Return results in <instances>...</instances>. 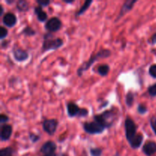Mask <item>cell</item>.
I'll return each instance as SVG.
<instances>
[{"label": "cell", "instance_id": "836d02e7", "mask_svg": "<svg viewBox=\"0 0 156 156\" xmlns=\"http://www.w3.org/2000/svg\"><path fill=\"white\" fill-rule=\"evenodd\" d=\"M3 14V7L2 5H0V16H2Z\"/></svg>", "mask_w": 156, "mask_h": 156}, {"label": "cell", "instance_id": "cb8c5ba5", "mask_svg": "<svg viewBox=\"0 0 156 156\" xmlns=\"http://www.w3.org/2000/svg\"><path fill=\"white\" fill-rule=\"evenodd\" d=\"M8 35V30L5 27H4L3 26L0 27V39L3 40L4 38H5Z\"/></svg>", "mask_w": 156, "mask_h": 156}, {"label": "cell", "instance_id": "4dcf8cb0", "mask_svg": "<svg viewBox=\"0 0 156 156\" xmlns=\"http://www.w3.org/2000/svg\"><path fill=\"white\" fill-rule=\"evenodd\" d=\"M150 125L151 126H152V129H153V131L156 134V117H153L151 118Z\"/></svg>", "mask_w": 156, "mask_h": 156}, {"label": "cell", "instance_id": "83f0119b", "mask_svg": "<svg viewBox=\"0 0 156 156\" xmlns=\"http://www.w3.org/2000/svg\"><path fill=\"white\" fill-rule=\"evenodd\" d=\"M29 138H30V141H31L32 143H36V142H37L38 140H39L40 136L34 133H30L29 134Z\"/></svg>", "mask_w": 156, "mask_h": 156}, {"label": "cell", "instance_id": "44dd1931", "mask_svg": "<svg viewBox=\"0 0 156 156\" xmlns=\"http://www.w3.org/2000/svg\"><path fill=\"white\" fill-rule=\"evenodd\" d=\"M13 153V149L11 147L4 148L0 150V156H12Z\"/></svg>", "mask_w": 156, "mask_h": 156}, {"label": "cell", "instance_id": "3957f363", "mask_svg": "<svg viewBox=\"0 0 156 156\" xmlns=\"http://www.w3.org/2000/svg\"><path fill=\"white\" fill-rule=\"evenodd\" d=\"M116 117V113L114 110L106 111L100 114L94 116V120L100 123L105 129L111 127L114 123Z\"/></svg>", "mask_w": 156, "mask_h": 156}, {"label": "cell", "instance_id": "ffe728a7", "mask_svg": "<svg viewBox=\"0 0 156 156\" xmlns=\"http://www.w3.org/2000/svg\"><path fill=\"white\" fill-rule=\"evenodd\" d=\"M134 101V94L132 91H129L126 95V104L128 107H131Z\"/></svg>", "mask_w": 156, "mask_h": 156}, {"label": "cell", "instance_id": "9a60e30c", "mask_svg": "<svg viewBox=\"0 0 156 156\" xmlns=\"http://www.w3.org/2000/svg\"><path fill=\"white\" fill-rule=\"evenodd\" d=\"M143 141V135L142 133H137L133 139L129 142V145L133 149H138L140 147Z\"/></svg>", "mask_w": 156, "mask_h": 156}, {"label": "cell", "instance_id": "52a82bcc", "mask_svg": "<svg viewBox=\"0 0 156 156\" xmlns=\"http://www.w3.org/2000/svg\"><path fill=\"white\" fill-rule=\"evenodd\" d=\"M62 22L57 17H52L45 24V28L49 32H56L61 28Z\"/></svg>", "mask_w": 156, "mask_h": 156}, {"label": "cell", "instance_id": "7a4b0ae2", "mask_svg": "<svg viewBox=\"0 0 156 156\" xmlns=\"http://www.w3.org/2000/svg\"><path fill=\"white\" fill-rule=\"evenodd\" d=\"M63 41L61 38L54 37L51 34L47 33L44 34V42L42 45V51L46 52L51 50H56L62 47Z\"/></svg>", "mask_w": 156, "mask_h": 156}, {"label": "cell", "instance_id": "277c9868", "mask_svg": "<svg viewBox=\"0 0 156 156\" xmlns=\"http://www.w3.org/2000/svg\"><path fill=\"white\" fill-rule=\"evenodd\" d=\"M124 127L125 133H126V138L127 140V141L129 143L137 134L136 124L135 122L133 121V120L132 118H130L129 117H126L124 122Z\"/></svg>", "mask_w": 156, "mask_h": 156}, {"label": "cell", "instance_id": "8fae6325", "mask_svg": "<svg viewBox=\"0 0 156 156\" xmlns=\"http://www.w3.org/2000/svg\"><path fill=\"white\" fill-rule=\"evenodd\" d=\"M12 133V127L9 124H3L1 126L0 139L2 141H6L9 140Z\"/></svg>", "mask_w": 156, "mask_h": 156}, {"label": "cell", "instance_id": "2e32d148", "mask_svg": "<svg viewBox=\"0 0 156 156\" xmlns=\"http://www.w3.org/2000/svg\"><path fill=\"white\" fill-rule=\"evenodd\" d=\"M34 13L37 17L38 21H44L47 18V14L43 10L41 6H36L34 8Z\"/></svg>", "mask_w": 156, "mask_h": 156}, {"label": "cell", "instance_id": "1f68e13d", "mask_svg": "<svg viewBox=\"0 0 156 156\" xmlns=\"http://www.w3.org/2000/svg\"><path fill=\"white\" fill-rule=\"evenodd\" d=\"M88 114V110L85 109V108H82V109H81V112H80V114H79V117H86Z\"/></svg>", "mask_w": 156, "mask_h": 156}, {"label": "cell", "instance_id": "d6a6232c", "mask_svg": "<svg viewBox=\"0 0 156 156\" xmlns=\"http://www.w3.org/2000/svg\"><path fill=\"white\" fill-rule=\"evenodd\" d=\"M152 41L153 44H155L156 43V33L152 37Z\"/></svg>", "mask_w": 156, "mask_h": 156}, {"label": "cell", "instance_id": "30bf717a", "mask_svg": "<svg viewBox=\"0 0 156 156\" xmlns=\"http://www.w3.org/2000/svg\"><path fill=\"white\" fill-rule=\"evenodd\" d=\"M2 23L4 25L9 27H12L15 25L17 23V18L15 15L12 12H7L5 14L2 18Z\"/></svg>", "mask_w": 156, "mask_h": 156}, {"label": "cell", "instance_id": "4316f807", "mask_svg": "<svg viewBox=\"0 0 156 156\" xmlns=\"http://www.w3.org/2000/svg\"><path fill=\"white\" fill-rule=\"evenodd\" d=\"M137 110L140 114H144L147 112V108L144 105H139Z\"/></svg>", "mask_w": 156, "mask_h": 156}, {"label": "cell", "instance_id": "d6986e66", "mask_svg": "<svg viewBox=\"0 0 156 156\" xmlns=\"http://www.w3.org/2000/svg\"><path fill=\"white\" fill-rule=\"evenodd\" d=\"M109 70H110L109 66L107 65V64H104V65L99 66L98 68V73L99 75L104 76L108 75Z\"/></svg>", "mask_w": 156, "mask_h": 156}, {"label": "cell", "instance_id": "7c38bea8", "mask_svg": "<svg viewBox=\"0 0 156 156\" xmlns=\"http://www.w3.org/2000/svg\"><path fill=\"white\" fill-rule=\"evenodd\" d=\"M66 108L67 114H68L69 117H70L79 116V114L81 112V109H82L76 103H73V102H69V103L67 104Z\"/></svg>", "mask_w": 156, "mask_h": 156}, {"label": "cell", "instance_id": "f1b7e54d", "mask_svg": "<svg viewBox=\"0 0 156 156\" xmlns=\"http://www.w3.org/2000/svg\"><path fill=\"white\" fill-rule=\"evenodd\" d=\"M9 121V117H8L7 115H5V114H2L1 115H0V123H2V124H6V123Z\"/></svg>", "mask_w": 156, "mask_h": 156}, {"label": "cell", "instance_id": "8d00e7d4", "mask_svg": "<svg viewBox=\"0 0 156 156\" xmlns=\"http://www.w3.org/2000/svg\"><path fill=\"white\" fill-rule=\"evenodd\" d=\"M61 156H66V154H63V155H62Z\"/></svg>", "mask_w": 156, "mask_h": 156}, {"label": "cell", "instance_id": "e0dca14e", "mask_svg": "<svg viewBox=\"0 0 156 156\" xmlns=\"http://www.w3.org/2000/svg\"><path fill=\"white\" fill-rule=\"evenodd\" d=\"M17 9L21 12H25L28 9V2L25 0H19L17 2Z\"/></svg>", "mask_w": 156, "mask_h": 156}, {"label": "cell", "instance_id": "7402d4cb", "mask_svg": "<svg viewBox=\"0 0 156 156\" xmlns=\"http://www.w3.org/2000/svg\"><path fill=\"white\" fill-rule=\"evenodd\" d=\"M22 34H24L26 36H34V35L36 34V31L34 30L32 27H29V26H27L24 30H22Z\"/></svg>", "mask_w": 156, "mask_h": 156}, {"label": "cell", "instance_id": "9c48e42d", "mask_svg": "<svg viewBox=\"0 0 156 156\" xmlns=\"http://www.w3.org/2000/svg\"><path fill=\"white\" fill-rule=\"evenodd\" d=\"M13 56L15 59V60L18 61V62H22V61H25L27 59L29 55L26 50H23V49L20 48V47H17V48L13 49Z\"/></svg>", "mask_w": 156, "mask_h": 156}, {"label": "cell", "instance_id": "5bb4252c", "mask_svg": "<svg viewBox=\"0 0 156 156\" xmlns=\"http://www.w3.org/2000/svg\"><path fill=\"white\" fill-rule=\"evenodd\" d=\"M143 151L147 156H151L156 152V143L153 141L146 142L143 146Z\"/></svg>", "mask_w": 156, "mask_h": 156}, {"label": "cell", "instance_id": "f546056e", "mask_svg": "<svg viewBox=\"0 0 156 156\" xmlns=\"http://www.w3.org/2000/svg\"><path fill=\"white\" fill-rule=\"evenodd\" d=\"M37 2L38 3L40 6L41 7H45V6H47L50 3V0H37Z\"/></svg>", "mask_w": 156, "mask_h": 156}, {"label": "cell", "instance_id": "d590c367", "mask_svg": "<svg viewBox=\"0 0 156 156\" xmlns=\"http://www.w3.org/2000/svg\"><path fill=\"white\" fill-rule=\"evenodd\" d=\"M44 156H56V153L54 154H50V155H44Z\"/></svg>", "mask_w": 156, "mask_h": 156}, {"label": "cell", "instance_id": "603a6c76", "mask_svg": "<svg viewBox=\"0 0 156 156\" xmlns=\"http://www.w3.org/2000/svg\"><path fill=\"white\" fill-rule=\"evenodd\" d=\"M91 156H101L102 154V149L101 148H92L90 149Z\"/></svg>", "mask_w": 156, "mask_h": 156}, {"label": "cell", "instance_id": "6da1fadb", "mask_svg": "<svg viewBox=\"0 0 156 156\" xmlns=\"http://www.w3.org/2000/svg\"><path fill=\"white\" fill-rule=\"evenodd\" d=\"M111 51H110L109 50H108V49H102V50H99L96 54H94V56H91V57H90V59H88L86 62H85L82 66L79 67V68L78 69V76H82V73L85 71H86V70H88L97 59H101V58L108 57V56H111Z\"/></svg>", "mask_w": 156, "mask_h": 156}, {"label": "cell", "instance_id": "d4e9b609", "mask_svg": "<svg viewBox=\"0 0 156 156\" xmlns=\"http://www.w3.org/2000/svg\"><path fill=\"white\" fill-rule=\"evenodd\" d=\"M148 92L152 97L156 96V83L154 85H151L149 88H148Z\"/></svg>", "mask_w": 156, "mask_h": 156}, {"label": "cell", "instance_id": "484cf974", "mask_svg": "<svg viewBox=\"0 0 156 156\" xmlns=\"http://www.w3.org/2000/svg\"><path fill=\"white\" fill-rule=\"evenodd\" d=\"M149 73L151 76H152V77L156 79V64L152 65L150 67H149Z\"/></svg>", "mask_w": 156, "mask_h": 156}, {"label": "cell", "instance_id": "ba28073f", "mask_svg": "<svg viewBox=\"0 0 156 156\" xmlns=\"http://www.w3.org/2000/svg\"><path fill=\"white\" fill-rule=\"evenodd\" d=\"M56 149V145L53 141H47L43 144L41 148V152L44 155H50L54 154Z\"/></svg>", "mask_w": 156, "mask_h": 156}, {"label": "cell", "instance_id": "8992f818", "mask_svg": "<svg viewBox=\"0 0 156 156\" xmlns=\"http://www.w3.org/2000/svg\"><path fill=\"white\" fill-rule=\"evenodd\" d=\"M58 121L56 119H47L43 122V129L49 135H53L56 131Z\"/></svg>", "mask_w": 156, "mask_h": 156}, {"label": "cell", "instance_id": "5b68a950", "mask_svg": "<svg viewBox=\"0 0 156 156\" xmlns=\"http://www.w3.org/2000/svg\"><path fill=\"white\" fill-rule=\"evenodd\" d=\"M83 129L86 133L89 134H100L105 130V128L94 120L92 122H86L83 124Z\"/></svg>", "mask_w": 156, "mask_h": 156}, {"label": "cell", "instance_id": "ac0fdd59", "mask_svg": "<svg viewBox=\"0 0 156 156\" xmlns=\"http://www.w3.org/2000/svg\"><path fill=\"white\" fill-rule=\"evenodd\" d=\"M92 2H93L92 0H88V1H85V2H84L83 5H82V7H81V9L77 12V13H76V16H79V15H82L84 12H85V11L89 8V6L92 4Z\"/></svg>", "mask_w": 156, "mask_h": 156}, {"label": "cell", "instance_id": "e575fe53", "mask_svg": "<svg viewBox=\"0 0 156 156\" xmlns=\"http://www.w3.org/2000/svg\"><path fill=\"white\" fill-rule=\"evenodd\" d=\"M64 2L66 3H73V1H69V0H64Z\"/></svg>", "mask_w": 156, "mask_h": 156}, {"label": "cell", "instance_id": "4fadbf2b", "mask_svg": "<svg viewBox=\"0 0 156 156\" xmlns=\"http://www.w3.org/2000/svg\"><path fill=\"white\" fill-rule=\"evenodd\" d=\"M136 2V0H127V1L125 2L123 4V5H122L121 10H120L118 17H117V21L120 19L122 16H123L125 14H126L128 12H129V11L133 8Z\"/></svg>", "mask_w": 156, "mask_h": 156}]
</instances>
